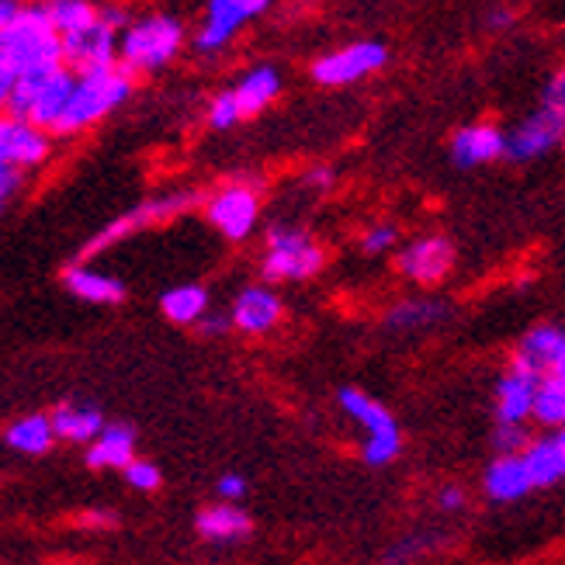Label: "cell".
I'll list each match as a JSON object with an SVG mask.
<instances>
[{"instance_id":"21","label":"cell","mask_w":565,"mask_h":565,"mask_svg":"<svg viewBox=\"0 0 565 565\" xmlns=\"http://www.w3.org/2000/svg\"><path fill=\"white\" fill-rule=\"evenodd\" d=\"M448 302L434 299V295H416V299H403L396 306H388L385 312V327L396 333H416V330H430L448 319Z\"/></svg>"},{"instance_id":"36","label":"cell","mask_w":565,"mask_h":565,"mask_svg":"<svg viewBox=\"0 0 565 565\" xmlns=\"http://www.w3.org/2000/svg\"><path fill=\"white\" fill-rule=\"evenodd\" d=\"M194 330H199L205 340H218V337H226L233 330V316L230 312H209Z\"/></svg>"},{"instance_id":"24","label":"cell","mask_w":565,"mask_h":565,"mask_svg":"<svg viewBox=\"0 0 565 565\" xmlns=\"http://www.w3.org/2000/svg\"><path fill=\"white\" fill-rule=\"evenodd\" d=\"M337 403H340V409L348 413L351 420L361 427L364 437H379V434L399 430L396 416H392L379 399H372V396H367V392H361V388H340V392H337Z\"/></svg>"},{"instance_id":"6","label":"cell","mask_w":565,"mask_h":565,"mask_svg":"<svg viewBox=\"0 0 565 565\" xmlns=\"http://www.w3.org/2000/svg\"><path fill=\"white\" fill-rule=\"evenodd\" d=\"M209 226L233 243H243L260 223V191L247 181H230L205 199Z\"/></svg>"},{"instance_id":"34","label":"cell","mask_w":565,"mask_h":565,"mask_svg":"<svg viewBox=\"0 0 565 565\" xmlns=\"http://www.w3.org/2000/svg\"><path fill=\"white\" fill-rule=\"evenodd\" d=\"M434 537V534H430ZM430 537L424 542V534H413V537H399L396 545H392L388 552H385V562L388 565H403V562H413L416 555H424V552H430Z\"/></svg>"},{"instance_id":"30","label":"cell","mask_w":565,"mask_h":565,"mask_svg":"<svg viewBox=\"0 0 565 565\" xmlns=\"http://www.w3.org/2000/svg\"><path fill=\"white\" fill-rule=\"evenodd\" d=\"M399 243V230L392 223H379V226H367L361 233V254L367 257H382V254H392Z\"/></svg>"},{"instance_id":"40","label":"cell","mask_w":565,"mask_h":565,"mask_svg":"<svg viewBox=\"0 0 565 565\" xmlns=\"http://www.w3.org/2000/svg\"><path fill=\"white\" fill-rule=\"evenodd\" d=\"M14 84H18V73L11 70V63H8L4 56H0V115H8V105H11Z\"/></svg>"},{"instance_id":"9","label":"cell","mask_w":565,"mask_h":565,"mask_svg":"<svg viewBox=\"0 0 565 565\" xmlns=\"http://www.w3.org/2000/svg\"><path fill=\"white\" fill-rule=\"evenodd\" d=\"M396 267H399V275L413 285H424V288L440 285L455 267V243L448 236H437V233L420 236L399 250Z\"/></svg>"},{"instance_id":"45","label":"cell","mask_w":565,"mask_h":565,"mask_svg":"<svg viewBox=\"0 0 565 565\" xmlns=\"http://www.w3.org/2000/svg\"><path fill=\"white\" fill-rule=\"evenodd\" d=\"M510 21H513V14H510V11H503V8L489 14V24H493V29H507Z\"/></svg>"},{"instance_id":"2","label":"cell","mask_w":565,"mask_h":565,"mask_svg":"<svg viewBox=\"0 0 565 565\" xmlns=\"http://www.w3.org/2000/svg\"><path fill=\"white\" fill-rule=\"evenodd\" d=\"M184 45V24L174 14H142L118 39V66L136 73H157L174 63Z\"/></svg>"},{"instance_id":"32","label":"cell","mask_w":565,"mask_h":565,"mask_svg":"<svg viewBox=\"0 0 565 565\" xmlns=\"http://www.w3.org/2000/svg\"><path fill=\"white\" fill-rule=\"evenodd\" d=\"M527 445H531L527 427H507V424H497V430H493V451H497V455H524Z\"/></svg>"},{"instance_id":"35","label":"cell","mask_w":565,"mask_h":565,"mask_svg":"<svg viewBox=\"0 0 565 565\" xmlns=\"http://www.w3.org/2000/svg\"><path fill=\"white\" fill-rule=\"evenodd\" d=\"M542 108H548L555 118L565 121V70H558L555 77L548 81V87H545V105Z\"/></svg>"},{"instance_id":"46","label":"cell","mask_w":565,"mask_h":565,"mask_svg":"<svg viewBox=\"0 0 565 565\" xmlns=\"http://www.w3.org/2000/svg\"><path fill=\"white\" fill-rule=\"evenodd\" d=\"M552 440L558 448V458H562V472H565V430H552Z\"/></svg>"},{"instance_id":"39","label":"cell","mask_w":565,"mask_h":565,"mask_svg":"<svg viewBox=\"0 0 565 565\" xmlns=\"http://www.w3.org/2000/svg\"><path fill=\"white\" fill-rule=\"evenodd\" d=\"M21 178H24L21 170H14V167H0V212H4V205L18 194Z\"/></svg>"},{"instance_id":"29","label":"cell","mask_w":565,"mask_h":565,"mask_svg":"<svg viewBox=\"0 0 565 565\" xmlns=\"http://www.w3.org/2000/svg\"><path fill=\"white\" fill-rule=\"evenodd\" d=\"M42 8L49 21H53V29L60 32V39L77 35L102 21V8H94L90 0H42Z\"/></svg>"},{"instance_id":"16","label":"cell","mask_w":565,"mask_h":565,"mask_svg":"<svg viewBox=\"0 0 565 565\" xmlns=\"http://www.w3.org/2000/svg\"><path fill=\"white\" fill-rule=\"evenodd\" d=\"M482 489L493 503H518L531 493L534 482L521 455H497L482 472Z\"/></svg>"},{"instance_id":"38","label":"cell","mask_w":565,"mask_h":565,"mask_svg":"<svg viewBox=\"0 0 565 565\" xmlns=\"http://www.w3.org/2000/svg\"><path fill=\"white\" fill-rule=\"evenodd\" d=\"M218 497H223V503H239L243 497H247V479L236 476V472L223 476L218 479Z\"/></svg>"},{"instance_id":"22","label":"cell","mask_w":565,"mask_h":565,"mask_svg":"<svg viewBox=\"0 0 565 565\" xmlns=\"http://www.w3.org/2000/svg\"><path fill=\"white\" fill-rule=\"evenodd\" d=\"M562 343H565V333L558 327H534V330H527L521 337V343H518V351H513V361L510 364L527 367V372L545 379L552 372L558 351H562Z\"/></svg>"},{"instance_id":"15","label":"cell","mask_w":565,"mask_h":565,"mask_svg":"<svg viewBox=\"0 0 565 565\" xmlns=\"http://www.w3.org/2000/svg\"><path fill=\"white\" fill-rule=\"evenodd\" d=\"M73 87H77V73H73V70L63 66L56 73H49V77L42 81V87H39V94H35L29 115H24V121H32L35 129L53 136L56 126H60V118H63V111L70 108Z\"/></svg>"},{"instance_id":"12","label":"cell","mask_w":565,"mask_h":565,"mask_svg":"<svg viewBox=\"0 0 565 565\" xmlns=\"http://www.w3.org/2000/svg\"><path fill=\"white\" fill-rule=\"evenodd\" d=\"M537 388H542V375L527 372V367L510 364L500 385H497V424L507 427H524L527 420H534L537 409Z\"/></svg>"},{"instance_id":"14","label":"cell","mask_w":565,"mask_h":565,"mask_svg":"<svg viewBox=\"0 0 565 565\" xmlns=\"http://www.w3.org/2000/svg\"><path fill=\"white\" fill-rule=\"evenodd\" d=\"M507 157V132H500L489 121H476V126H465L451 139V160L461 170H472L482 163H493Z\"/></svg>"},{"instance_id":"13","label":"cell","mask_w":565,"mask_h":565,"mask_svg":"<svg viewBox=\"0 0 565 565\" xmlns=\"http://www.w3.org/2000/svg\"><path fill=\"white\" fill-rule=\"evenodd\" d=\"M230 316L233 330H239L243 337H267L285 319V302L267 285H247L233 299Z\"/></svg>"},{"instance_id":"10","label":"cell","mask_w":565,"mask_h":565,"mask_svg":"<svg viewBox=\"0 0 565 565\" xmlns=\"http://www.w3.org/2000/svg\"><path fill=\"white\" fill-rule=\"evenodd\" d=\"M49 153H53V136L24 118L0 115V167H14L24 174V170L42 167Z\"/></svg>"},{"instance_id":"3","label":"cell","mask_w":565,"mask_h":565,"mask_svg":"<svg viewBox=\"0 0 565 565\" xmlns=\"http://www.w3.org/2000/svg\"><path fill=\"white\" fill-rule=\"evenodd\" d=\"M129 94H132V73L129 70L111 66V70L84 73V77H77V87H73V97H70V108L63 111L53 136L87 132L102 118H108L115 108L126 105Z\"/></svg>"},{"instance_id":"44","label":"cell","mask_w":565,"mask_h":565,"mask_svg":"<svg viewBox=\"0 0 565 565\" xmlns=\"http://www.w3.org/2000/svg\"><path fill=\"white\" fill-rule=\"evenodd\" d=\"M236 4L243 8V14H247V18H257V14H264L267 8H271L275 0H236Z\"/></svg>"},{"instance_id":"1","label":"cell","mask_w":565,"mask_h":565,"mask_svg":"<svg viewBox=\"0 0 565 565\" xmlns=\"http://www.w3.org/2000/svg\"><path fill=\"white\" fill-rule=\"evenodd\" d=\"M0 56L18 73H39V70H60L63 63V39L53 29L42 4H24L18 18L0 32Z\"/></svg>"},{"instance_id":"18","label":"cell","mask_w":565,"mask_h":565,"mask_svg":"<svg viewBox=\"0 0 565 565\" xmlns=\"http://www.w3.org/2000/svg\"><path fill=\"white\" fill-rule=\"evenodd\" d=\"M194 531L212 545H233L254 531V521L247 510H239V503H215L194 518Z\"/></svg>"},{"instance_id":"7","label":"cell","mask_w":565,"mask_h":565,"mask_svg":"<svg viewBox=\"0 0 565 565\" xmlns=\"http://www.w3.org/2000/svg\"><path fill=\"white\" fill-rule=\"evenodd\" d=\"M385 63H388V49L382 42H351L319 56L312 63V81L323 87H348L367 77V73H379Z\"/></svg>"},{"instance_id":"27","label":"cell","mask_w":565,"mask_h":565,"mask_svg":"<svg viewBox=\"0 0 565 565\" xmlns=\"http://www.w3.org/2000/svg\"><path fill=\"white\" fill-rule=\"evenodd\" d=\"M8 448H14L18 455H45L49 448L56 445V430H53V416L45 413H29L14 420L4 434Z\"/></svg>"},{"instance_id":"8","label":"cell","mask_w":565,"mask_h":565,"mask_svg":"<svg viewBox=\"0 0 565 565\" xmlns=\"http://www.w3.org/2000/svg\"><path fill=\"white\" fill-rule=\"evenodd\" d=\"M118 39H121V32L115 29V24H108L105 18L97 24H90V29L77 32V35H66L63 39L66 70H73L77 77H84V73L118 66Z\"/></svg>"},{"instance_id":"4","label":"cell","mask_w":565,"mask_h":565,"mask_svg":"<svg viewBox=\"0 0 565 565\" xmlns=\"http://www.w3.org/2000/svg\"><path fill=\"white\" fill-rule=\"evenodd\" d=\"M327 267V250L312 233L302 226H271L264 236V257H260V275L267 285L281 281H309Z\"/></svg>"},{"instance_id":"43","label":"cell","mask_w":565,"mask_h":565,"mask_svg":"<svg viewBox=\"0 0 565 565\" xmlns=\"http://www.w3.org/2000/svg\"><path fill=\"white\" fill-rule=\"evenodd\" d=\"M21 8H24L21 0H0V32H4L8 24L18 18V11H21Z\"/></svg>"},{"instance_id":"11","label":"cell","mask_w":565,"mask_h":565,"mask_svg":"<svg viewBox=\"0 0 565 565\" xmlns=\"http://www.w3.org/2000/svg\"><path fill=\"white\" fill-rule=\"evenodd\" d=\"M558 142H565V121L555 118L548 108H537L507 132V157L513 163H527L552 153Z\"/></svg>"},{"instance_id":"26","label":"cell","mask_w":565,"mask_h":565,"mask_svg":"<svg viewBox=\"0 0 565 565\" xmlns=\"http://www.w3.org/2000/svg\"><path fill=\"white\" fill-rule=\"evenodd\" d=\"M108 424L102 409L94 406H73V403H63L53 409V430L60 440H70V445H90V440L102 434Z\"/></svg>"},{"instance_id":"5","label":"cell","mask_w":565,"mask_h":565,"mask_svg":"<svg viewBox=\"0 0 565 565\" xmlns=\"http://www.w3.org/2000/svg\"><path fill=\"white\" fill-rule=\"evenodd\" d=\"M194 205H205V199L199 191H170V194H157V199L136 205L132 212L118 215L115 223H108L102 233H97L94 239H87V247L81 250V260H90L97 254L111 250L115 243L129 239L142 230H153V226H163V223H174V218H181L184 212H191Z\"/></svg>"},{"instance_id":"17","label":"cell","mask_w":565,"mask_h":565,"mask_svg":"<svg viewBox=\"0 0 565 565\" xmlns=\"http://www.w3.org/2000/svg\"><path fill=\"white\" fill-rule=\"evenodd\" d=\"M243 21H247V14H243L236 0H209L202 29L194 32V49L199 53H218V49H226L233 42V35L243 29Z\"/></svg>"},{"instance_id":"23","label":"cell","mask_w":565,"mask_h":565,"mask_svg":"<svg viewBox=\"0 0 565 565\" xmlns=\"http://www.w3.org/2000/svg\"><path fill=\"white\" fill-rule=\"evenodd\" d=\"M160 312L178 327H199L202 319L212 312V299L205 285H174L160 295Z\"/></svg>"},{"instance_id":"28","label":"cell","mask_w":565,"mask_h":565,"mask_svg":"<svg viewBox=\"0 0 565 565\" xmlns=\"http://www.w3.org/2000/svg\"><path fill=\"white\" fill-rule=\"evenodd\" d=\"M521 458L527 465L534 489H552V486H558L565 479L562 458H558V448H555L552 434L548 437H531V445H527V451Z\"/></svg>"},{"instance_id":"31","label":"cell","mask_w":565,"mask_h":565,"mask_svg":"<svg viewBox=\"0 0 565 565\" xmlns=\"http://www.w3.org/2000/svg\"><path fill=\"white\" fill-rule=\"evenodd\" d=\"M236 121H243V111L236 105V94L233 90L215 94L212 105H209V126L212 129H233Z\"/></svg>"},{"instance_id":"20","label":"cell","mask_w":565,"mask_h":565,"mask_svg":"<svg viewBox=\"0 0 565 565\" xmlns=\"http://www.w3.org/2000/svg\"><path fill=\"white\" fill-rule=\"evenodd\" d=\"M132 461H136V434L126 424H108L87 445L90 469H121L126 472Z\"/></svg>"},{"instance_id":"25","label":"cell","mask_w":565,"mask_h":565,"mask_svg":"<svg viewBox=\"0 0 565 565\" xmlns=\"http://www.w3.org/2000/svg\"><path fill=\"white\" fill-rule=\"evenodd\" d=\"M233 94L243 118H254L281 94V73L275 66H257L233 87Z\"/></svg>"},{"instance_id":"33","label":"cell","mask_w":565,"mask_h":565,"mask_svg":"<svg viewBox=\"0 0 565 565\" xmlns=\"http://www.w3.org/2000/svg\"><path fill=\"white\" fill-rule=\"evenodd\" d=\"M126 482L132 486V489H139V493H153V489H160V482H163V476H160V469L153 461H146V458H136L129 469H126Z\"/></svg>"},{"instance_id":"42","label":"cell","mask_w":565,"mask_h":565,"mask_svg":"<svg viewBox=\"0 0 565 565\" xmlns=\"http://www.w3.org/2000/svg\"><path fill=\"white\" fill-rule=\"evenodd\" d=\"M302 184L312 188V191H330L333 188V170L330 167H312L309 174L302 178Z\"/></svg>"},{"instance_id":"19","label":"cell","mask_w":565,"mask_h":565,"mask_svg":"<svg viewBox=\"0 0 565 565\" xmlns=\"http://www.w3.org/2000/svg\"><path fill=\"white\" fill-rule=\"evenodd\" d=\"M63 288L70 295H77V299L90 302V306H118L126 299V285L118 278L105 275V271H94L87 264H70L63 271Z\"/></svg>"},{"instance_id":"47","label":"cell","mask_w":565,"mask_h":565,"mask_svg":"<svg viewBox=\"0 0 565 565\" xmlns=\"http://www.w3.org/2000/svg\"><path fill=\"white\" fill-rule=\"evenodd\" d=\"M548 375H562L565 379V343H562V351H558V358H555V364H552V372Z\"/></svg>"},{"instance_id":"41","label":"cell","mask_w":565,"mask_h":565,"mask_svg":"<svg viewBox=\"0 0 565 565\" xmlns=\"http://www.w3.org/2000/svg\"><path fill=\"white\" fill-rule=\"evenodd\" d=\"M77 524L81 527H94V531H108V527L118 524V518H115L111 510H87V513H81V518H77Z\"/></svg>"},{"instance_id":"37","label":"cell","mask_w":565,"mask_h":565,"mask_svg":"<svg viewBox=\"0 0 565 565\" xmlns=\"http://www.w3.org/2000/svg\"><path fill=\"white\" fill-rule=\"evenodd\" d=\"M465 503H469V493H465L461 486H445L437 493V510L440 513H458V510H465Z\"/></svg>"}]
</instances>
